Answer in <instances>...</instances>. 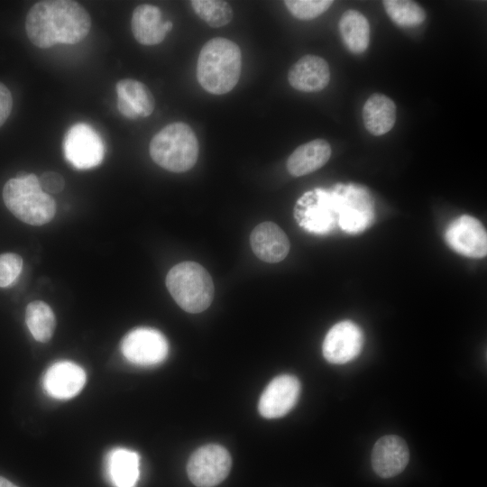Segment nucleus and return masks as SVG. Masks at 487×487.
I'll return each mask as SVG.
<instances>
[{"label":"nucleus","mask_w":487,"mask_h":487,"mask_svg":"<svg viewBox=\"0 0 487 487\" xmlns=\"http://www.w3.org/2000/svg\"><path fill=\"white\" fill-rule=\"evenodd\" d=\"M91 19L78 2L45 0L34 4L25 20V30L31 42L47 49L57 43L76 44L88 34Z\"/></svg>","instance_id":"1"},{"label":"nucleus","mask_w":487,"mask_h":487,"mask_svg":"<svg viewBox=\"0 0 487 487\" xmlns=\"http://www.w3.org/2000/svg\"><path fill=\"white\" fill-rule=\"evenodd\" d=\"M241 70L242 52L235 42L216 37L203 45L197 63V78L207 92H230L236 86Z\"/></svg>","instance_id":"2"},{"label":"nucleus","mask_w":487,"mask_h":487,"mask_svg":"<svg viewBox=\"0 0 487 487\" xmlns=\"http://www.w3.org/2000/svg\"><path fill=\"white\" fill-rule=\"evenodd\" d=\"M3 199L8 210L21 221L42 225L55 216L56 202L44 192L39 178L32 173H21L4 186Z\"/></svg>","instance_id":"3"},{"label":"nucleus","mask_w":487,"mask_h":487,"mask_svg":"<svg viewBox=\"0 0 487 487\" xmlns=\"http://www.w3.org/2000/svg\"><path fill=\"white\" fill-rule=\"evenodd\" d=\"M152 161L171 172H185L196 164L199 152L198 138L191 127L182 122L164 126L151 140Z\"/></svg>","instance_id":"4"},{"label":"nucleus","mask_w":487,"mask_h":487,"mask_svg":"<svg viewBox=\"0 0 487 487\" xmlns=\"http://www.w3.org/2000/svg\"><path fill=\"white\" fill-rule=\"evenodd\" d=\"M166 286L177 304L188 313L207 309L214 298V284L207 270L194 262L172 267L166 276Z\"/></svg>","instance_id":"5"},{"label":"nucleus","mask_w":487,"mask_h":487,"mask_svg":"<svg viewBox=\"0 0 487 487\" xmlns=\"http://www.w3.org/2000/svg\"><path fill=\"white\" fill-rule=\"evenodd\" d=\"M294 217L303 229L317 234L338 228V199L335 189L317 188L305 193L296 203Z\"/></svg>","instance_id":"6"},{"label":"nucleus","mask_w":487,"mask_h":487,"mask_svg":"<svg viewBox=\"0 0 487 487\" xmlns=\"http://www.w3.org/2000/svg\"><path fill=\"white\" fill-rule=\"evenodd\" d=\"M232 466L229 452L222 446L209 444L198 448L189 457L187 473L197 487H215L228 475Z\"/></svg>","instance_id":"7"},{"label":"nucleus","mask_w":487,"mask_h":487,"mask_svg":"<svg viewBox=\"0 0 487 487\" xmlns=\"http://www.w3.org/2000/svg\"><path fill=\"white\" fill-rule=\"evenodd\" d=\"M63 151L67 161L78 170L96 167L102 162L106 152L99 134L83 123L69 129L64 137Z\"/></svg>","instance_id":"8"},{"label":"nucleus","mask_w":487,"mask_h":487,"mask_svg":"<svg viewBox=\"0 0 487 487\" xmlns=\"http://www.w3.org/2000/svg\"><path fill=\"white\" fill-rule=\"evenodd\" d=\"M121 351L130 363L150 366L165 360L169 353V344L166 337L159 330L151 327H138L130 331L124 337Z\"/></svg>","instance_id":"9"},{"label":"nucleus","mask_w":487,"mask_h":487,"mask_svg":"<svg viewBox=\"0 0 487 487\" xmlns=\"http://www.w3.org/2000/svg\"><path fill=\"white\" fill-rule=\"evenodd\" d=\"M338 197V228L347 234H358L373 222L374 211L368 195L354 187L335 188Z\"/></svg>","instance_id":"10"},{"label":"nucleus","mask_w":487,"mask_h":487,"mask_svg":"<svg viewBox=\"0 0 487 487\" xmlns=\"http://www.w3.org/2000/svg\"><path fill=\"white\" fill-rule=\"evenodd\" d=\"M363 345L362 329L355 323L345 320L329 329L323 341L322 352L330 363L344 364L361 353Z\"/></svg>","instance_id":"11"},{"label":"nucleus","mask_w":487,"mask_h":487,"mask_svg":"<svg viewBox=\"0 0 487 487\" xmlns=\"http://www.w3.org/2000/svg\"><path fill=\"white\" fill-rule=\"evenodd\" d=\"M446 241L451 249L466 257L482 258L487 253L486 230L471 216L454 220L446 231Z\"/></svg>","instance_id":"12"},{"label":"nucleus","mask_w":487,"mask_h":487,"mask_svg":"<svg viewBox=\"0 0 487 487\" xmlns=\"http://www.w3.org/2000/svg\"><path fill=\"white\" fill-rule=\"evenodd\" d=\"M300 382L291 374H281L270 381L262 393L258 410L266 418H278L289 413L300 394Z\"/></svg>","instance_id":"13"},{"label":"nucleus","mask_w":487,"mask_h":487,"mask_svg":"<svg viewBox=\"0 0 487 487\" xmlns=\"http://www.w3.org/2000/svg\"><path fill=\"white\" fill-rule=\"evenodd\" d=\"M409 461V450L403 438L387 435L377 440L372 451V466L381 478L400 473Z\"/></svg>","instance_id":"14"},{"label":"nucleus","mask_w":487,"mask_h":487,"mask_svg":"<svg viewBox=\"0 0 487 487\" xmlns=\"http://www.w3.org/2000/svg\"><path fill=\"white\" fill-rule=\"evenodd\" d=\"M86 372L69 361L53 363L43 377V388L52 398L68 400L76 396L84 387Z\"/></svg>","instance_id":"15"},{"label":"nucleus","mask_w":487,"mask_h":487,"mask_svg":"<svg viewBox=\"0 0 487 487\" xmlns=\"http://www.w3.org/2000/svg\"><path fill=\"white\" fill-rule=\"evenodd\" d=\"M289 85L302 92H317L324 89L330 80L327 62L317 55H305L289 70Z\"/></svg>","instance_id":"16"},{"label":"nucleus","mask_w":487,"mask_h":487,"mask_svg":"<svg viewBox=\"0 0 487 487\" xmlns=\"http://www.w3.org/2000/svg\"><path fill=\"white\" fill-rule=\"evenodd\" d=\"M253 253L262 261L275 263L289 253V241L284 231L272 222L258 225L250 236Z\"/></svg>","instance_id":"17"},{"label":"nucleus","mask_w":487,"mask_h":487,"mask_svg":"<svg viewBox=\"0 0 487 487\" xmlns=\"http://www.w3.org/2000/svg\"><path fill=\"white\" fill-rule=\"evenodd\" d=\"M131 27L135 40L142 45L161 43L172 29L170 21H163L159 7L150 4L138 5L133 13Z\"/></svg>","instance_id":"18"},{"label":"nucleus","mask_w":487,"mask_h":487,"mask_svg":"<svg viewBox=\"0 0 487 487\" xmlns=\"http://www.w3.org/2000/svg\"><path fill=\"white\" fill-rule=\"evenodd\" d=\"M117 107L126 118L137 119L151 115L155 107L154 96L142 82L132 78H124L115 86Z\"/></svg>","instance_id":"19"},{"label":"nucleus","mask_w":487,"mask_h":487,"mask_svg":"<svg viewBox=\"0 0 487 487\" xmlns=\"http://www.w3.org/2000/svg\"><path fill=\"white\" fill-rule=\"evenodd\" d=\"M331 146L323 139L308 142L298 148L287 160V170L295 177L309 174L323 167L330 159Z\"/></svg>","instance_id":"20"},{"label":"nucleus","mask_w":487,"mask_h":487,"mask_svg":"<svg viewBox=\"0 0 487 487\" xmlns=\"http://www.w3.org/2000/svg\"><path fill=\"white\" fill-rule=\"evenodd\" d=\"M106 468L115 487H135L140 476V456L130 449L115 448L106 456Z\"/></svg>","instance_id":"21"},{"label":"nucleus","mask_w":487,"mask_h":487,"mask_svg":"<svg viewBox=\"0 0 487 487\" xmlns=\"http://www.w3.org/2000/svg\"><path fill=\"white\" fill-rule=\"evenodd\" d=\"M396 105L387 96L374 93L365 101L362 115L365 128L375 136L390 132L396 121Z\"/></svg>","instance_id":"22"},{"label":"nucleus","mask_w":487,"mask_h":487,"mask_svg":"<svg viewBox=\"0 0 487 487\" xmlns=\"http://www.w3.org/2000/svg\"><path fill=\"white\" fill-rule=\"evenodd\" d=\"M339 33L345 47L353 53L365 51L370 42V24L356 10L345 11L338 23Z\"/></svg>","instance_id":"23"},{"label":"nucleus","mask_w":487,"mask_h":487,"mask_svg":"<svg viewBox=\"0 0 487 487\" xmlns=\"http://www.w3.org/2000/svg\"><path fill=\"white\" fill-rule=\"evenodd\" d=\"M25 323L33 338L41 343H47L51 338L56 326L52 309L41 300L27 305Z\"/></svg>","instance_id":"24"},{"label":"nucleus","mask_w":487,"mask_h":487,"mask_svg":"<svg viewBox=\"0 0 487 487\" xmlns=\"http://www.w3.org/2000/svg\"><path fill=\"white\" fill-rule=\"evenodd\" d=\"M382 5L391 20L400 27H416L421 24L427 16L425 10L413 1L385 0Z\"/></svg>","instance_id":"25"},{"label":"nucleus","mask_w":487,"mask_h":487,"mask_svg":"<svg viewBox=\"0 0 487 487\" xmlns=\"http://www.w3.org/2000/svg\"><path fill=\"white\" fill-rule=\"evenodd\" d=\"M190 4L196 14L211 27L225 26L232 21L233 9L225 1L193 0Z\"/></svg>","instance_id":"26"},{"label":"nucleus","mask_w":487,"mask_h":487,"mask_svg":"<svg viewBox=\"0 0 487 487\" xmlns=\"http://www.w3.org/2000/svg\"><path fill=\"white\" fill-rule=\"evenodd\" d=\"M289 13L299 20H312L325 13L333 4L331 0H287Z\"/></svg>","instance_id":"27"},{"label":"nucleus","mask_w":487,"mask_h":487,"mask_svg":"<svg viewBox=\"0 0 487 487\" xmlns=\"http://www.w3.org/2000/svg\"><path fill=\"white\" fill-rule=\"evenodd\" d=\"M23 269V259L14 253L0 255V288L11 286L19 277Z\"/></svg>","instance_id":"28"},{"label":"nucleus","mask_w":487,"mask_h":487,"mask_svg":"<svg viewBox=\"0 0 487 487\" xmlns=\"http://www.w3.org/2000/svg\"><path fill=\"white\" fill-rule=\"evenodd\" d=\"M40 185L46 193H59L65 186L64 179L61 175L54 171H46L39 178Z\"/></svg>","instance_id":"29"},{"label":"nucleus","mask_w":487,"mask_h":487,"mask_svg":"<svg viewBox=\"0 0 487 487\" xmlns=\"http://www.w3.org/2000/svg\"><path fill=\"white\" fill-rule=\"evenodd\" d=\"M12 107V94L8 87L0 82V126H2L9 117Z\"/></svg>","instance_id":"30"},{"label":"nucleus","mask_w":487,"mask_h":487,"mask_svg":"<svg viewBox=\"0 0 487 487\" xmlns=\"http://www.w3.org/2000/svg\"><path fill=\"white\" fill-rule=\"evenodd\" d=\"M0 487H18L7 479L0 476Z\"/></svg>","instance_id":"31"}]
</instances>
